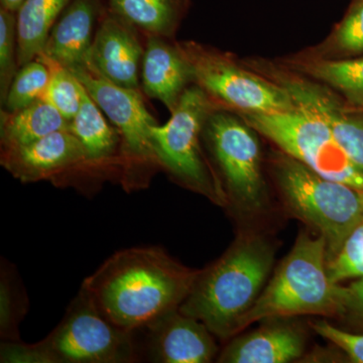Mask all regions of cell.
I'll use <instances>...</instances> for the list:
<instances>
[{"instance_id": "27", "label": "cell", "mask_w": 363, "mask_h": 363, "mask_svg": "<svg viewBox=\"0 0 363 363\" xmlns=\"http://www.w3.org/2000/svg\"><path fill=\"white\" fill-rule=\"evenodd\" d=\"M328 272L332 281L363 277V222L345 241L338 255L328 262Z\"/></svg>"}, {"instance_id": "3", "label": "cell", "mask_w": 363, "mask_h": 363, "mask_svg": "<svg viewBox=\"0 0 363 363\" xmlns=\"http://www.w3.org/2000/svg\"><path fill=\"white\" fill-rule=\"evenodd\" d=\"M136 332L109 321L80 289L61 323L44 340L4 341V363H130L140 358Z\"/></svg>"}, {"instance_id": "11", "label": "cell", "mask_w": 363, "mask_h": 363, "mask_svg": "<svg viewBox=\"0 0 363 363\" xmlns=\"http://www.w3.org/2000/svg\"><path fill=\"white\" fill-rule=\"evenodd\" d=\"M140 35L135 26L105 9L85 66L113 84L142 90L140 73L145 45Z\"/></svg>"}, {"instance_id": "15", "label": "cell", "mask_w": 363, "mask_h": 363, "mask_svg": "<svg viewBox=\"0 0 363 363\" xmlns=\"http://www.w3.org/2000/svg\"><path fill=\"white\" fill-rule=\"evenodd\" d=\"M140 74L143 92L160 100L171 113L193 82L190 66L177 43L160 37L145 38Z\"/></svg>"}, {"instance_id": "16", "label": "cell", "mask_w": 363, "mask_h": 363, "mask_svg": "<svg viewBox=\"0 0 363 363\" xmlns=\"http://www.w3.org/2000/svg\"><path fill=\"white\" fill-rule=\"evenodd\" d=\"M302 333L292 325L272 320V323L234 339L222 351L218 362L286 363L304 351Z\"/></svg>"}, {"instance_id": "24", "label": "cell", "mask_w": 363, "mask_h": 363, "mask_svg": "<svg viewBox=\"0 0 363 363\" xmlns=\"http://www.w3.org/2000/svg\"><path fill=\"white\" fill-rule=\"evenodd\" d=\"M49 80V68L40 60H33L20 67L7 93L6 101L1 105L2 109L7 112L18 111L40 99Z\"/></svg>"}, {"instance_id": "14", "label": "cell", "mask_w": 363, "mask_h": 363, "mask_svg": "<svg viewBox=\"0 0 363 363\" xmlns=\"http://www.w3.org/2000/svg\"><path fill=\"white\" fill-rule=\"evenodd\" d=\"M105 9V0H72L52 26L43 54L69 70L85 66Z\"/></svg>"}, {"instance_id": "8", "label": "cell", "mask_w": 363, "mask_h": 363, "mask_svg": "<svg viewBox=\"0 0 363 363\" xmlns=\"http://www.w3.org/2000/svg\"><path fill=\"white\" fill-rule=\"evenodd\" d=\"M241 119L319 175L363 191V173L350 161L330 128L311 111L297 106L277 113H242Z\"/></svg>"}, {"instance_id": "7", "label": "cell", "mask_w": 363, "mask_h": 363, "mask_svg": "<svg viewBox=\"0 0 363 363\" xmlns=\"http://www.w3.org/2000/svg\"><path fill=\"white\" fill-rule=\"evenodd\" d=\"M70 71L118 131L119 168L124 188L149 185L155 172L161 169L152 135V128L157 123L147 111L140 91L113 84L87 66Z\"/></svg>"}, {"instance_id": "6", "label": "cell", "mask_w": 363, "mask_h": 363, "mask_svg": "<svg viewBox=\"0 0 363 363\" xmlns=\"http://www.w3.org/2000/svg\"><path fill=\"white\" fill-rule=\"evenodd\" d=\"M216 107L202 88L189 86L168 123L152 126V135L161 169L186 187L224 206L226 192L205 164L200 149L205 123Z\"/></svg>"}, {"instance_id": "1", "label": "cell", "mask_w": 363, "mask_h": 363, "mask_svg": "<svg viewBox=\"0 0 363 363\" xmlns=\"http://www.w3.org/2000/svg\"><path fill=\"white\" fill-rule=\"evenodd\" d=\"M197 274L162 248L130 247L105 260L81 289L109 321L138 332L179 309Z\"/></svg>"}, {"instance_id": "20", "label": "cell", "mask_w": 363, "mask_h": 363, "mask_svg": "<svg viewBox=\"0 0 363 363\" xmlns=\"http://www.w3.org/2000/svg\"><path fill=\"white\" fill-rule=\"evenodd\" d=\"M72 0H23L16 11L18 67L44 51L52 26Z\"/></svg>"}, {"instance_id": "23", "label": "cell", "mask_w": 363, "mask_h": 363, "mask_svg": "<svg viewBox=\"0 0 363 363\" xmlns=\"http://www.w3.org/2000/svg\"><path fill=\"white\" fill-rule=\"evenodd\" d=\"M28 312V298L13 269L2 262L0 278V335L4 341H20L18 326Z\"/></svg>"}, {"instance_id": "9", "label": "cell", "mask_w": 363, "mask_h": 363, "mask_svg": "<svg viewBox=\"0 0 363 363\" xmlns=\"http://www.w3.org/2000/svg\"><path fill=\"white\" fill-rule=\"evenodd\" d=\"M187 60L193 82L215 104L242 113H277L297 107L286 90L271 79L240 66L230 56L195 42L177 43Z\"/></svg>"}, {"instance_id": "18", "label": "cell", "mask_w": 363, "mask_h": 363, "mask_svg": "<svg viewBox=\"0 0 363 363\" xmlns=\"http://www.w3.org/2000/svg\"><path fill=\"white\" fill-rule=\"evenodd\" d=\"M69 130L82 143L88 160L93 166L119 164L121 136L116 128L109 125L101 109L83 86L81 104L75 117L69 123Z\"/></svg>"}, {"instance_id": "4", "label": "cell", "mask_w": 363, "mask_h": 363, "mask_svg": "<svg viewBox=\"0 0 363 363\" xmlns=\"http://www.w3.org/2000/svg\"><path fill=\"white\" fill-rule=\"evenodd\" d=\"M345 286L330 279L326 240L320 234L298 236L255 304L240 321L238 333L260 320L298 315H343Z\"/></svg>"}, {"instance_id": "21", "label": "cell", "mask_w": 363, "mask_h": 363, "mask_svg": "<svg viewBox=\"0 0 363 363\" xmlns=\"http://www.w3.org/2000/svg\"><path fill=\"white\" fill-rule=\"evenodd\" d=\"M298 69L342 93L351 104L363 106V57L309 60L301 63Z\"/></svg>"}, {"instance_id": "28", "label": "cell", "mask_w": 363, "mask_h": 363, "mask_svg": "<svg viewBox=\"0 0 363 363\" xmlns=\"http://www.w3.org/2000/svg\"><path fill=\"white\" fill-rule=\"evenodd\" d=\"M318 335L338 346L351 360L363 363V335L341 330L326 321H316L311 324Z\"/></svg>"}, {"instance_id": "22", "label": "cell", "mask_w": 363, "mask_h": 363, "mask_svg": "<svg viewBox=\"0 0 363 363\" xmlns=\"http://www.w3.org/2000/svg\"><path fill=\"white\" fill-rule=\"evenodd\" d=\"M35 59L45 63L50 70L49 83L40 99L54 106L70 123L80 107L82 83L69 69L43 52Z\"/></svg>"}, {"instance_id": "25", "label": "cell", "mask_w": 363, "mask_h": 363, "mask_svg": "<svg viewBox=\"0 0 363 363\" xmlns=\"http://www.w3.org/2000/svg\"><path fill=\"white\" fill-rule=\"evenodd\" d=\"M18 26L16 13L0 7V101L7 93L18 73Z\"/></svg>"}, {"instance_id": "10", "label": "cell", "mask_w": 363, "mask_h": 363, "mask_svg": "<svg viewBox=\"0 0 363 363\" xmlns=\"http://www.w3.org/2000/svg\"><path fill=\"white\" fill-rule=\"evenodd\" d=\"M203 136L223 176L228 198L245 211L262 208L260 149L253 128L243 119L215 109L208 117Z\"/></svg>"}, {"instance_id": "31", "label": "cell", "mask_w": 363, "mask_h": 363, "mask_svg": "<svg viewBox=\"0 0 363 363\" xmlns=\"http://www.w3.org/2000/svg\"><path fill=\"white\" fill-rule=\"evenodd\" d=\"M362 194H363V191H362ZM363 222V221H362Z\"/></svg>"}, {"instance_id": "12", "label": "cell", "mask_w": 363, "mask_h": 363, "mask_svg": "<svg viewBox=\"0 0 363 363\" xmlns=\"http://www.w3.org/2000/svg\"><path fill=\"white\" fill-rule=\"evenodd\" d=\"M0 162L23 183L49 180L94 167L82 143L69 130L55 131L28 145L1 149Z\"/></svg>"}, {"instance_id": "5", "label": "cell", "mask_w": 363, "mask_h": 363, "mask_svg": "<svg viewBox=\"0 0 363 363\" xmlns=\"http://www.w3.org/2000/svg\"><path fill=\"white\" fill-rule=\"evenodd\" d=\"M276 176L294 214L326 240L330 262L363 221L362 191L325 178L286 154L277 159Z\"/></svg>"}, {"instance_id": "13", "label": "cell", "mask_w": 363, "mask_h": 363, "mask_svg": "<svg viewBox=\"0 0 363 363\" xmlns=\"http://www.w3.org/2000/svg\"><path fill=\"white\" fill-rule=\"evenodd\" d=\"M142 330L147 332L143 352L149 362L208 363L217 352L209 329L179 309L159 318Z\"/></svg>"}, {"instance_id": "19", "label": "cell", "mask_w": 363, "mask_h": 363, "mask_svg": "<svg viewBox=\"0 0 363 363\" xmlns=\"http://www.w3.org/2000/svg\"><path fill=\"white\" fill-rule=\"evenodd\" d=\"M69 121L51 104L38 99L14 112L1 109V149L20 147L40 140L55 131L68 130Z\"/></svg>"}, {"instance_id": "26", "label": "cell", "mask_w": 363, "mask_h": 363, "mask_svg": "<svg viewBox=\"0 0 363 363\" xmlns=\"http://www.w3.org/2000/svg\"><path fill=\"white\" fill-rule=\"evenodd\" d=\"M330 52L342 55L363 52V0H357L351 6L332 33L325 52L328 55Z\"/></svg>"}, {"instance_id": "2", "label": "cell", "mask_w": 363, "mask_h": 363, "mask_svg": "<svg viewBox=\"0 0 363 363\" xmlns=\"http://www.w3.org/2000/svg\"><path fill=\"white\" fill-rule=\"evenodd\" d=\"M274 257L264 238H240L211 267L198 272L179 310L202 322L217 337L235 335L241 318L264 290Z\"/></svg>"}, {"instance_id": "29", "label": "cell", "mask_w": 363, "mask_h": 363, "mask_svg": "<svg viewBox=\"0 0 363 363\" xmlns=\"http://www.w3.org/2000/svg\"><path fill=\"white\" fill-rule=\"evenodd\" d=\"M346 314L363 320V277L345 288L343 315Z\"/></svg>"}, {"instance_id": "30", "label": "cell", "mask_w": 363, "mask_h": 363, "mask_svg": "<svg viewBox=\"0 0 363 363\" xmlns=\"http://www.w3.org/2000/svg\"><path fill=\"white\" fill-rule=\"evenodd\" d=\"M23 0H0V6L4 9H9V11L16 13L20 9Z\"/></svg>"}, {"instance_id": "17", "label": "cell", "mask_w": 363, "mask_h": 363, "mask_svg": "<svg viewBox=\"0 0 363 363\" xmlns=\"http://www.w3.org/2000/svg\"><path fill=\"white\" fill-rule=\"evenodd\" d=\"M191 0H105L106 9L135 26L142 35L172 40Z\"/></svg>"}]
</instances>
